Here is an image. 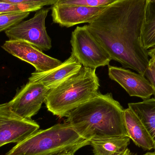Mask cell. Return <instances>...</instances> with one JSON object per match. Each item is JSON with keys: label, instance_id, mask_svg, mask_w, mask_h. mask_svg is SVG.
Segmentation results:
<instances>
[{"label": "cell", "instance_id": "cell-1", "mask_svg": "<svg viewBox=\"0 0 155 155\" xmlns=\"http://www.w3.org/2000/svg\"><path fill=\"white\" fill-rule=\"evenodd\" d=\"M147 0H116L87 25L111 60L144 76L149 66L141 41Z\"/></svg>", "mask_w": 155, "mask_h": 155}, {"label": "cell", "instance_id": "cell-2", "mask_svg": "<svg viewBox=\"0 0 155 155\" xmlns=\"http://www.w3.org/2000/svg\"><path fill=\"white\" fill-rule=\"evenodd\" d=\"M124 109L111 93L98 92L93 98L71 112L65 122L83 138L92 139L128 136Z\"/></svg>", "mask_w": 155, "mask_h": 155}, {"label": "cell", "instance_id": "cell-3", "mask_svg": "<svg viewBox=\"0 0 155 155\" xmlns=\"http://www.w3.org/2000/svg\"><path fill=\"white\" fill-rule=\"evenodd\" d=\"M96 70L82 67L75 74L48 91L45 103L49 112L60 118L91 100L98 93Z\"/></svg>", "mask_w": 155, "mask_h": 155}, {"label": "cell", "instance_id": "cell-4", "mask_svg": "<svg viewBox=\"0 0 155 155\" xmlns=\"http://www.w3.org/2000/svg\"><path fill=\"white\" fill-rule=\"evenodd\" d=\"M89 142L65 122L38 130L17 143L5 155H53L63 152H76L89 145Z\"/></svg>", "mask_w": 155, "mask_h": 155}, {"label": "cell", "instance_id": "cell-5", "mask_svg": "<svg viewBox=\"0 0 155 155\" xmlns=\"http://www.w3.org/2000/svg\"><path fill=\"white\" fill-rule=\"evenodd\" d=\"M71 44L72 54L83 67L96 70L109 66L110 56L90 34L87 25L76 27L72 32Z\"/></svg>", "mask_w": 155, "mask_h": 155}, {"label": "cell", "instance_id": "cell-6", "mask_svg": "<svg viewBox=\"0 0 155 155\" xmlns=\"http://www.w3.org/2000/svg\"><path fill=\"white\" fill-rule=\"evenodd\" d=\"M49 9L42 8L37 11L32 18L22 21L5 31L10 41L26 42L41 51H47L52 47L51 40L46 31L45 21Z\"/></svg>", "mask_w": 155, "mask_h": 155}, {"label": "cell", "instance_id": "cell-7", "mask_svg": "<svg viewBox=\"0 0 155 155\" xmlns=\"http://www.w3.org/2000/svg\"><path fill=\"white\" fill-rule=\"evenodd\" d=\"M39 129L35 121L15 113L9 103L0 104V147L11 143H19Z\"/></svg>", "mask_w": 155, "mask_h": 155}, {"label": "cell", "instance_id": "cell-8", "mask_svg": "<svg viewBox=\"0 0 155 155\" xmlns=\"http://www.w3.org/2000/svg\"><path fill=\"white\" fill-rule=\"evenodd\" d=\"M49 91L41 84L28 82L17 90L14 97L8 103L16 114L31 119L40 111Z\"/></svg>", "mask_w": 155, "mask_h": 155}, {"label": "cell", "instance_id": "cell-9", "mask_svg": "<svg viewBox=\"0 0 155 155\" xmlns=\"http://www.w3.org/2000/svg\"><path fill=\"white\" fill-rule=\"evenodd\" d=\"M2 47L15 57L31 65L35 68V72H46L61 65L62 63L23 41L8 40L5 42Z\"/></svg>", "mask_w": 155, "mask_h": 155}, {"label": "cell", "instance_id": "cell-10", "mask_svg": "<svg viewBox=\"0 0 155 155\" xmlns=\"http://www.w3.org/2000/svg\"><path fill=\"white\" fill-rule=\"evenodd\" d=\"M109 78L119 84L131 96L143 100L149 99L154 95L150 82L143 76L123 67L108 66Z\"/></svg>", "mask_w": 155, "mask_h": 155}, {"label": "cell", "instance_id": "cell-11", "mask_svg": "<svg viewBox=\"0 0 155 155\" xmlns=\"http://www.w3.org/2000/svg\"><path fill=\"white\" fill-rule=\"evenodd\" d=\"M105 7H88L54 4L52 5L53 21L62 27L90 23Z\"/></svg>", "mask_w": 155, "mask_h": 155}, {"label": "cell", "instance_id": "cell-12", "mask_svg": "<svg viewBox=\"0 0 155 155\" xmlns=\"http://www.w3.org/2000/svg\"><path fill=\"white\" fill-rule=\"evenodd\" d=\"M82 67L71 54L67 60L55 68L46 72H34L29 77V82L41 84L50 90L77 73Z\"/></svg>", "mask_w": 155, "mask_h": 155}, {"label": "cell", "instance_id": "cell-13", "mask_svg": "<svg viewBox=\"0 0 155 155\" xmlns=\"http://www.w3.org/2000/svg\"><path fill=\"white\" fill-rule=\"evenodd\" d=\"M124 120L128 137L144 150L154 149V143L144 126L130 108L124 109Z\"/></svg>", "mask_w": 155, "mask_h": 155}, {"label": "cell", "instance_id": "cell-14", "mask_svg": "<svg viewBox=\"0 0 155 155\" xmlns=\"http://www.w3.org/2000/svg\"><path fill=\"white\" fill-rule=\"evenodd\" d=\"M128 106L144 126L153 142L155 152V98H149L138 103H129Z\"/></svg>", "mask_w": 155, "mask_h": 155}, {"label": "cell", "instance_id": "cell-15", "mask_svg": "<svg viewBox=\"0 0 155 155\" xmlns=\"http://www.w3.org/2000/svg\"><path fill=\"white\" fill-rule=\"evenodd\" d=\"M128 136L92 139L89 145L93 148L94 155H117L127 149L130 144Z\"/></svg>", "mask_w": 155, "mask_h": 155}, {"label": "cell", "instance_id": "cell-16", "mask_svg": "<svg viewBox=\"0 0 155 155\" xmlns=\"http://www.w3.org/2000/svg\"><path fill=\"white\" fill-rule=\"evenodd\" d=\"M141 41L147 51L155 46V0H147Z\"/></svg>", "mask_w": 155, "mask_h": 155}, {"label": "cell", "instance_id": "cell-17", "mask_svg": "<svg viewBox=\"0 0 155 155\" xmlns=\"http://www.w3.org/2000/svg\"><path fill=\"white\" fill-rule=\"evenodd\" d=\"M30 12H15L0 15V32L7 31L28 17Z\"/></svg>", "mask_w": 155, "mask_h": 155}, {"label": "cell", "instance_id": "cell-18", "mask_svg": "<svg viewBox=\"0 0 155 155\" xmlns=\"http://www.w3.org/2000/svg\"><path fill=\"white\" fill-rule=\"evenodd\" d=\"M7 2L23 6L26 12L39 11L45 5H53L58 0H5Z\"/></svg>", "mask_w": 155, "mask_h": 155}, {"label": "cell", "instance_id": "cell-19", "mask_svg": "<svg viewBox=\"0 0 155 155\" xmlns=\"http://www.w3.org/2000/svg\"><path fill=\"white\" fill-rule=\"evenodd\" d=\"M116 0H58L57 4L76 5L88 7H105L112 4Z\"/></svg>", "mask_w": 155, "mask_h": 155}, {"label": "cell", "instance_id": "cell-20", "mask_svg": "<svg viewBox=\"0 0 155 155\" xmlns=\"http://www.w3.org/2000/svg\"><path fill=\"white\" fill-rule=\"evenodd\" d=\"M19 12H25L23 6L0 0V15Z\"/></svg>", "mask_w": 155, "mask_h": 155}, {"label": "cell", "instance_id": "cell-21", "mask_svg": "<svg viewBox=\"0 0 155 155\" xmlns=\"http://www.w3.org/2000/svg\"><path fill=\"white\" fill-rule=\"evenodd\" d=\"M144 76L148 80L154 91V95L155 96V69L153 66L149 65L145 73Z\"/></svg>", "mask_w": 155, "mask_h": 155}, {"label": "cell", "instance_id": "cell-22", "mask_svg": "<svg viewBox=\"0 0 155 155\" xmlns=\"http://www.w3.org/2000/svg\"><path fill=\"white\" fill-rule=\"evenodd\" d=\"M147 54L149 57H151V59L155 60V46L147 50Z\"/></svg>", "mask_w": 155, "mask_h": 155}, {"label": "cell", "instance_id": "cell-23", "mask_svg": "<svg viewBox=\"0 0 155 155\" xmlns=\"http://www.w3.org/2000/svg\"><path fill=\"white\" fill-rule=\"evenodd\" d=\"M117 155H137L136 153H132L129 149L127 148L125 151Z\"/></svg>", "mask_w": 155, "mask_h": 155}, {"label": "cell", "instance_id": "cell-24", "mask_svg": "<svg viewBox=\"0 0 155 155\" xmlns=\"http://www.w3.org/2000/svg\"><path fill=\"white\" fill-rule=\"evenodd\" d=\"M75 152H63V153H60L57 154L53 155H74Z\"/></svg>", "mask_w": 155, "mask_h": 155}, {"label": "cell", "instance_id": "cell-25", "mask_svg": "<svg viewBox=\"0 0 155 155\" xmlns=\"http://www.w3.org/2000/svg\"><path fill=\"white\" fill-rule=\"evenodd\" d=\"M149 65L152 66L155 69V60L153 59H150L149 60Z\"/></svg>", "mask_w": 155, "mask_h": 155}, {"label": "cell", "instance_id": "cell-26", "mask_svg": "<svg viewBox=\"0 0 155 155\" xmlns=\"http://www.w3.org/2000/svg\"><path fill=\"white\" fill-rule=\"evenodd\" d=\"M143 155H155V152H148Z\"/></svg>", "mask_w": 155, "mask_h": 155}]
</instances>
